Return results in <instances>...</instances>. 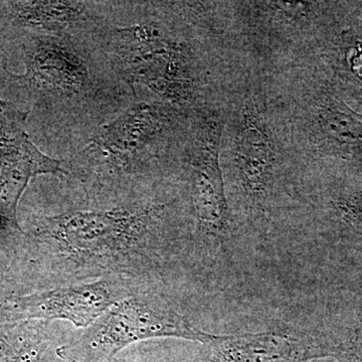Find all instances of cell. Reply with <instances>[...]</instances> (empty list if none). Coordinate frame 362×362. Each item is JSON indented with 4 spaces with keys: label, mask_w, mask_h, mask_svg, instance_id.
Listing matches in <instances>:
<instances>
[{
    "label": "cell",
    "mask_w": 362,
    "mask_h": 362,
    "mask_svg": "<svg viewBox=\"0 0 362 362\" xmlns=\"http://www.w3.org/2000/svg\"><path fill=\"white\" fill-rule=\"evenodd\" d=\"M157 16L112 33L114 65L130 84L139 83L185 113L216 106L239 66L220 33L154 2Z\"/></svg>",
    "instance_id": "obj_1"
},
{
    "label": "cell",
    "mask_w": 362,
    "mask_h": 362,
    "mask_svg": "<svg viewBox=\"0 0 362 362\" xmlns=\"http://www.w3.org/2000/svg\"><path fill=\"white\" fill-rule=\"evenodd\" d=\"M220 160L243 209L255 220L271 218L279 178L301 173L270 78L240 68L221 100Z\"/></svg>",
    "instance_id": "obj_2"
},
{
    "label": "cell",
    "mask_w": 362,
    "mask_h": 362,
    "mask_svg": "<svg viewBox=\"0 0 362 362\" xmlns=\"http://www.w3.org/2000/svg\"><path fill=\"white\" fill-rule=\"evenodd\" d=\"M216 16L238 63L271 76L310 62L350 8L349 1H216Z\"/></svg>",
    "instance_id": "obj_3"
},
{
    "label": "cell",
    "mask_w": 362,
    "mask_h": 362,
    "mask_svg": "<svg viewBox=\"0 0 362 362\" xmlns=\"http://www.w3.org/2000/svg\"><path fill=\"white\" fill-rule=\"evenodd\" d=\"M270 78L301 173H362V115L313 61Z\"/></svg>",
    "instance_id": "obj_4"
},
{
    "label": "cell",
    "mask_w": 362,
    "mask_h": 362,
    "mask_svg": "<svg viewBox=\"0 0 362 362\" xmlns=\"http://www.w3.org/2000/svg\"><path fill=\"white\" fill-rule=\"evenodd\" d=\"M165 204L135 211H69L40 221L37 237L76 275L120 273L146 246L152 228L165 214Z\"/></svg>",
    "instance_id": "obj_5"
},
{
    "label": "cell",
    "mask_w": 362,
    "mask_h": 362,
    "mask_svg": "<svg viewBox=\"0 0 362 362\" xmlns=\"http://www.w3.org/2000/svg\"><path fill=\"white\" fill-rule=\"evenodd\" d=\"M218 337L195 328L161 298L130 295L80 337L58 347L56 354L66 362H108L126 347L144 340L175 337L209 344Z\"/></svg>",
    "instance_id": "obj_6"
},
{
    "label": "cell",
    "mask_w": 362,
    "mask_h": 362,
    "mask_svg": "<svg viewBox=\"0 0 362 362\" xmlns=\"http://www.w3.org/2000/svg\"><path fill=\"white\" fill-rule=\"evenodd\" d=\"M221 131V103L195 112L173 158L185 175L197 230L214 240L228 233L232 216L220 160Z\"/></svg>",
    "instance_id": "obj_7"
},
{
    "label": "cell",
    "mask_w": 362,
    "mask_h": 362,
    "mask_svg": "<svg viewBox=\"0 0 362 362\" xmlns=\"http://www.w3.org/2000/svg\"><path fill=\"white\" fill-rule=\"evenodd\" d=\"M189 117L161 100L140 102L100 128L84 153L110 168H128L147 156L171 161Z\"/></svg>",
    "instance_id": "obj_8"
},
{
    "label": "cell",
    "mask_w": 362,
    "mask_h": 362,
    "mask_svg": "<svg viewBox=\"0 0 362 362\" xmlns=\"http://www.w3.org/2000/svg\"><path fill=\"white\" fill-rule=\"evenodd\" d=\"M25 119L0 118V244L25 235L18 220V206L28 182L40 175H65L61 162L45 156L26 134Z\"/></svg>",
    "instance_id": "obj_9"
},
{
    "label": "cell",
    "mask_w": 362,
    "mask_h": 362,
    "mask_svg": "<svg viewBox=\"0 0 362 362\" xmlns=\"http://www.w3.org/2000/svg\"><path fill=\"white\" fill-rule=\"evenodd\" d=\"M112 281L56 288L23 296L6 298L7 320H66L76 327L92 325L113 305L125 299Z\"/></svg>",
    "instance_id": "obj_10"
},
{
    "label": "cell",
    "mask_w": 362,
    "mask_h": 362,
    "mask_svg": "<svg viewBox=\"0 0 362 362\" xmlns=\"http://www.w3.org/2000/svg\"><path fill=\"white\" fill-rule=\"evenodd\" d=\"M25 74L16 76L21 85L52 97L75 98L88 92L90 71L87 59L63 39L40 35L23 47Z\"/></svg>",
    "instance_id": "obj_11"
},
{
    "label": "cell",
    "mask_w": 362,
    "mask_h": 362,
    "mask_svg": "<svg viewBox=\"0 0 362 362\" xmlns=\"http://www.w3.org/2000/svg\"><path fill=\"white\" fill-rule=\"evenodd\" d=\"M206 345L199 362H304L328 356L317 345L274 331L218 335Z\"/></svg>",
    "instance_id": "obj_12"
},
{
    "label": "cell",
    "mask_w": 362,
    "mask_h": 362,
    "mask_svg": "<svg viewBox=\"0 0 362 362\" xmlns=\"http://www.w3.org/2000/svg\"><path fill=\"white\" fill-rule=\"evenodd\" d=\"M6 7L11 18L25 28L45 35L62 37L84 18L87 2L82 1H8Z\"/></svg>",
    "instance_id": "obj_13"
},
{
    "label": "cell",
    "mask_w": 362,
    "mask_h": 362,
    "mask_svg": "<svg viewBox=\"0 0 362 362\" xmlns=\"http://www.w3.org/2000/svg\"><path fill=\"white\" fill-rule=\"evenodd\" d=\"M1 342L0 362H40L47 349V342L40 337Z\"/></svg>",
    "instance_id": "obj_14"
},
{
    "label": "cell",
    "mask_w": 362,
    "mask_h": 362,
    "mask_svg": "<svg viewBox=\"0 0 362 362\" xmlns=\"http://www.w3.org/2000/svg\"><path fill=\"white\" fill-rule=\"evenodd\" d=\"M334 206L343 221L362 230V187L350 194L340 195Z\"/></svg>",
    "instance_id": "obj_15"
},
{
    "label": "cell",
    "mask_w": 362,
    "mask_h": 362,
    "mask_svg": "<svg viewBox=\"0 0 362 362\" xmlns=\"http://www.w3.org/2000/svg\"><path fill=\"white\" fill-rule=\"evenodd\" d=\"M108 362H157L152 361L151 359L147 358V357H144L142 356H139V354H132L130 356H124L122 358H116L114 357L113 359H111L110 361Z\"/></svg>",
    "instance_id": "obj_16"
},
{
    "label": "cell",
    "mask_w": 362,
    "mask_h": 362,
    "mask_svg": "<svg viewBox=\"0 0 362 362\" xmlns=\"http://www.w3.org/2000/svg\"><path fill=\"white\" fill-rule=\"evenodd\" d=\"M349 6L352 13L362 21V1H349Z\"/></svg>",
    "instance_id": "obj_17"
},
{
    "label": "cell",
    "mask_w": 362,
    "mask_h": 362,
    "mask_svg": "<svg viewBox=\"0 0 362 362\" xmlns=\"http://www.w3.org/2000/svg\"><path fill=\"white\" fill-rule=\"evenodd\" d=\"M1 318H6V312L0 311V319ZM2 340H4V337H2V335H0V341H2Z\"/></svg>",
    "instance_id": "obj_18"
}]
</instances>
